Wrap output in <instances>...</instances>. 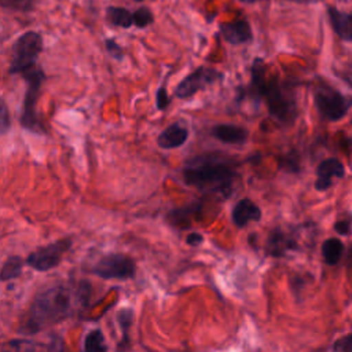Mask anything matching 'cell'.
Wrapping results in <instances>:
<instances>
[{"label": "cell", "mask_w": 352, "mask_h": 352, "mask_svg": "<svg viewBox=\"0 0 352 352\" xmlns=\"http://www.w3.org/2000/svg\"><path fill=\"white\" fill-rule=\"evenodd\" d=\"M88 301V286L56 283L38 292L29 308L22 330L37 333L73 316Z\"/></svg>", "instance_id": "1"}, {"label": "cell", "mask_w": 352, "mask_h": 352, "mask_svg": "<svg viewBox=\"0 0 352 352\" xmlns=\"http://www.w3.org/2000/svg\"><path fill=\"white\" fill-rule=\"evenodd\" d=\"M235 176L236 173L231 161L217 154L194 157L183 168L186 184L209 191L227 192Z\"/></svg>", "instance_id": "2"}, {"label": "cell", "mask_w": 352, "mask_h": 352, "mask_svg": "<svg viewBox=\"0 0 352 352\" xmlns=\"http://www.w3.org/2000/svg\"><path fill=\"white\" fill-rule=\"evenodd\" d=\"M246 95L256 103L264 99L271 117L278 122L292 124L297 117V103L292 91L275 76L270 78L265 76L252 78L246 88Z\"/></svg>", "instance_id": "3"}, {"label": "cell", "mask_w": 352, "mask_h": 352, "mask_svg": "<svg viewBox=\"0 0 352 352\" xmlns=\"http://www.w3.org/2000/svg\"><path fill=\"white\" fill-rule=\"evenodd\" d=\"M43 51V37L34 30H28L19 36L11 48L10 74H23L36 67L38 55Z\"/></svg>", "instance_id": "4"}, {"label": "cell", "mask_w": 352, "mask_h": 352, "mask_svg": "<svg viewBox=\"0 0 352 352\" xmlns=\"http://www.w3.org/2000/svg\"><path fill=\"white\" fill-rule=\"evenodd\" d=\"M28 88L25 91L23 96V106H22V113H21V125L33 132V133H43L44 128L41 125V121L37 116L36 106L40 95V88L45 80V74L40 67H33L28 70L26 73L22 74Z\"/></svg>", "instance_id": "5"}, {"label": "cell", "mask_w": 352, "mask_h": 352, "mask_svg": "<svg viewBox=\"0 0 352 352\" xmlns=\"http://www.w3.org/2000/svg\"><path fill=\"white\" fill-rule=\"evenodd\" d=\"M314 102L320 116L329 121L344 118L352 104V99L345 98L341 92L327 85L314 89Z\"/></svg>", "instance_id": "6"}, {"label": "cell", "mask_w": 352, "mask_h": 352, "mask_svg": "<svg viewBox=\"0 0 352 352\" xmlns=\"http://www.w3.org/2000/svg\"><path fill=\"white\" fill-rule=\"evenodd\" d=\"M135 261L121 253L102 256L92 267L91 272L102 279H129L135 276Z\"/></svg>", "instance_id": "7"}, {"label": "cell", "mask_w": 352, "mask_h": 352, "mask_svg": "<svg viewBox=\"0 0 352 352\" xmlns=\"http://www.w3.org/2000/svg\"><path fill=\"white\" fill-rule=\"evenodd\" d=\"M70 246H72L70 238H62L50 245L41 246L28 256L26 264L40 272L50 271L51 268L56 267L60 263L63 254L70 249Z\"/></svg>", "instance_id": "8"}, {"label": "cell", "mask_w": 352, "mask_h": 352, "mask_svg": "<svg viewBox=\"0 0 352 352\" xmlns=\"http://www.w3.org/2000/svg\"><path fill=\"white\" fill-rule=\"evenodd\" d=\"M223 78V73L214 67L199 66L192 73L187 74L176 87L175 95L180 99L191 98L198 91L204 89L208 85L214 84L216 81Z\"/></svg>", "instance_id": "9"}, {"label": "cell", "mask_w": 352, "mask_h": 352, "mask_svg": "<svg viewBox=\"0 0 352 352\" xmlns=\"http://www.w3.org/2000/svg\"><path fill=\"white\" fill-rule=\"evenodd\" d=\"M4 352H65V342L56 334L45 340L14 338L6 344Z\"/></svg>", "instance_id": "10"}, {"label": "cell", "mask_w": 352, "mask_h": 352, "mask_svg": "<svg viewBox=\"0 0 352 352\" xmlns=\"http://www.w3.org/2000/svg\"><path fill=\"white\" fill-rule=\"evenodd\" d=\"M219 30H220L223 38L232 45H239V44L248 43L253 37L250 23L245 18H239L232 22H223V23H220Z\"/></svg>", "instance_id": "11"}, {"label": "cell", "mask_w": 352, "mask_h": 352, "mask_svg": "<svg viewBox=\"0 0 352 352\" xmlns=\"http://www.w3.org/2000/svg\"><path fill=\"white\" fill-rule=\"evenodd\" d=\"M344 175H345L344 165L337 158L323 160L316 168L315 188L318 191H324L330 188L334 177H344Z\"/></svg>", "instance_id": "12"}, {"label": "cell", "mask_w": 352, "mask_h": 352, "mask_svg": "<svg viewBox=\"0 0 352 352\" xmlns=\"http://www.w3.org/2000/svg\"><path fill=\"white\" fill-rule=\"evenodd\" d=\"M231 219L236 227H245L249 221H258L261 219V209L252 199L243 198L232 208Z\"/></svg>", "instance_id": "13"}, {"label": "cell", "mask_w": 352, "mask_h": 352, "mask_svg": "<svg viewBox=\"0 0 352 352\" xmlns=\"http://www.w3.org/2000/svg\"><path fill=\"white\" fill-rule=\"evenodd\" d=\"M210 135L227 144H242L248 140L249 132L243 126L232 124H219L210 129Z\"/></svg>", "instance_id": "14"}, {"label": "cell", "mask_w": 352, "mask_h": 352, "mask_svg": "<svg viewBox=\"0 0 352 352\" xmlns=\"http://www.w3.org/2000/svg\"><path fill=\"white\" fill-rule=\"evenodd\" d=\"M188 138V131L186 126L175 122L166 126L157 138V143L161 148L172 150L183 146Z\"/></svg>", "instance_id": "15"}, {"label": "cell", "mask_w": 352, "mask_h": 352, "mask_svg": "<svg viewBox=\"0 0 352 352\" xmlns=\"http://www.w3.org/2000/svg\"><path fill=\"white\" fill-rule=\"evenodd\" d=\"M329 19L336 34L344 40L352 43V14L342 12L336 7H329Z\"/></svg>", "instance_id": "16"}, {"label": "cell", "mask_w": 352, "mask_h": 352, "mask_svg": "<svg viewBox=\"0 0 352 352\" xmlns=\"http://www.w3.org/2000/svg\"><path fill=\"white\" fill-rule=\"evenodd\" d=\"M296 248H297L296 241L280 230H274L270 234L267 241V252L275 257H282L289 250H293Z\"/></svg>", "instance_id": "17"}, {"label": "cell", "mask_w": 352, "mask_h": 352, "mask_svg": "<svg viewBox=\"0 0 352 352\" xmlns=\"http://www.w3.org/2000/svg\"><path fill=\"white\" fill-rule=\"evenodd\" d=\"M106 21L113 26L128 29L133 25V12L124 7L110 6L106 8Z\"/></svg>", "instance_id": "18"}, {"label": "cell", "mask_w": 352, "mask_h": 352, "mask_svg": "<svg viewBox=\"0 0 352 352\" xmlns=\"http://www.w3.org/2000/svg\"><path fill=\"white\" fill-rule=\"evenodd\" d=\"M344 252V245L338 238H329L322 243V256L326 264L334 265L340 261Z\"/></svg>", "instance_id": "19"}, {"label": "cell", "mask_w": 352, "mask_h": 352, "mask_svg": "<svg viewBox=\"0 0 352 352\" xmlns=\"http://www.w3.org/2000/svg\"><path fill=\"white\" fill-rule=\"evenodd\" d=\"M84 352H107L103 333L99 329L91 330L84 338Z\"/></svg>", "instance_id": "20"}, {"label": "cell", "mask_w": 352, "mask_h": 352, "mask_svg": "<svg viewBox=\"0 0 352 352\" xmlns=\"http://www.w3.org/2000/svg\"><path fill=\"white\" fill-rule=\"evenodd\" d=\"M22 265L23 261L19 256H10L1 267V280H10V279H15L22 274Z\"/></svg>", "instance_id": "21"}, {"label": "cell", "mask_w": 352, "mask_h": 352, "mask_svg": "<svg viewBox=\"0 0 352 352\" xmlns=\"http://www.w3.org/2000/svg\"><path fill=\"white\" fill-rule=\"evenodd\" d=\"M38 0H0V4L4 10H14L28 12L32 11Z\"/></svg>", "instance_id": "22"}, {"label": "cell", "mask_w": 352, "mask_h": 352, "mask_svg": "<svg viewBox=\"0 0 352 352\" xmlns=\"http://www.w3.org/2000/svg\"><path fill=\"white\" fill-rule=\"evenodd\" d=\"M154 22V15L147 7H140L133 12V25L136 28H147Z\"/></svg>", "instance_id": "23"}, {"label": "cell", "mask_w": 352, "mask_h": 352, "mask_svg": "<svg viewBox=\"0 0 352 352\" xmlns=\"http://www.w3.org/2000/svg\"><path fill=\"white\" fill-rule=\"evenodd\" d=\"M117 319H118L120 327H121V330H122L124 340H126V337H128V329H129V326L132 324V319H133V312H132V309H129V308H122V309H120L118 314H117Z\"/></svg>", "instance_id": "24"}, {"label": "cell", "mask_w": 352, "mask_h": 352, "mask_svg": "<svg viewBox=\"0 0 352 352\" xmlns=\"http://www.w3.org/2000/svg\"><path fill=\"white\" fill-rule=\"evenodd\" d=\"M170 103V98L168 96L165 85H161L155 92V104L158 110H165Z\"/></svg>", "instance_id": "25"}, {"label": "cell", "mask_w": 352, "mask_h": 352, "mask_svg": "<svg viewBox=\"0 0 352 352\" xmlns=\"http://www.w3.org/2000/svg\"><path fill=\"white\" fill-rule=\"evenodd\" d=\"M333 351L334 352H352V334L338 338L333 344Z\"/></svg>", "instance_id": "26"}, {"label": "cell", "mask_w": 352, "mask_h": 352, "mask_svg": "<svg viewBox=\"0 0 352 352\" xmlns=\"http://www.w3.org/2000/svg\"><path fill=\"white\" fill-rule=\"evenodd\" d=\"M104 45H106V50L109 52V55L117 60H121L122 59V48L117 44V41L114 38H106L104 40Z\"/></svg>", "instance_id": "27"}, {"label": "cell", "mask_w": 352, "mask_h": 352, "mask_svg": "<svg viewBox=\"0 0 352 352\" xmlns=\"http://www.w3.org/2000/svg\"><path fill=\"white\" fill-rule=\"evenodd\" d=\"M1 117H0V132L1 135L7 133V131L10 129V125H11V121H10V116H8V109H7V104H6V100L1 99Z\"/></svg>", "instance_id": "28"}, {"label": "cell", "mask_w": 352, "mask_h": 352, "mask_svg": "<svg viewBox=\"0 0 352 352\" xmlns=\"http://www.w3.org/2000/svg\"><path fill=\"white\" fill-rule=\"evenodd\" d=\"M204 242V236L199 232H190L186 238V243L190 246H198Z\"/></svg>", "instance_id": "29"}, {"label": "cell", "mask_w": 352, "mask_h": 352, "mask_svg": "<svg viewBox=\"0 0 352 352\" xmlns=\"http://www.w3.org/2000/svg\"><path fill=\"white\" fill-rule=\"evenodd\" d=\"M334 230L340 234V235H346L351 232V226L346 220H340V221H336L334 224Z\"/></svg>", "instance_id": "30"}, {"label": "cell", "mask_w": 352, "mask_h": 352, "mask_svg": "<svg viewBox=\"0 0 352 352\" xmlns=\"http://www.w3.org/2000/svg\"><path fill=\"white\" fill-rule=\"evenodd\" d=\"M287 1H294V3H315L320 0H287Z\"/></svg>", "instance_id": "31"}, {"label": "cell", "mask_w": 352, "mask_h": 352, "mask_svg": "<svg viewBox=\"0 0 352 352\" xmlns=\"http://www.w3.org/2000/svg\"><path fill=\"white\" fill-rule=\"evenodd\" d=\"M254 1H260V0H246V3H254Z\"/></svg>", "instance_id": "32"}, {"label": "cell", "mask_w": 352, "mask_h": 352, "mask_svg": "<svg viewBox=\"0 0 352 352\" xmlns=\"http://www.w3.org/2000/svg\"><path fill=\"white\" fill-rule=\"evenodd\" d=\"M239 1H243V3H246V0H239Z\"/></svg>", "instance_id": "33"}, {"label": "cell", "mask_w": 352, "mask_h": 352, "mask_svg": "<svg viewBox=\"0 0 352 352\" xmlns=\"http://www.w3.org/2000/svg\"><path fill=\"white\" fill-rule=\"evenodd\" d=\"M135 1H143V0H135Z\"/></svg>", "instance_id": "34"}]
</instances>
